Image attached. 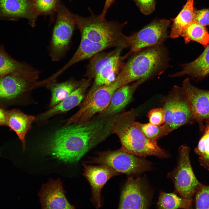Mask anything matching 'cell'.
<instances>
[{"mask_svg": "<svg viewBox=\"0 0 209 209\" xmlns=\"http://www.w3.org/2000/svg\"><path fill=\"white\" fill-rule=\"evenodd\" d=\"M113 117H98L83 123L66 126L47 139L42 146L43 151L65 163H77L112 134L111 126Z\"/></svg>", "mask_w": 209, "mask_h": 209, "instance_id": "1", "label": "cell"}, {"mask_svg": "<svg viewBox=\"0 0 209 209\" xmlns=\"http://www.w3.org/2000/svg\"><path fill=\"white\" fill-rule=\"evenodd\" d=\"M90 16L84 17L74 14L76 27L81 35L80 45L73 56L57 73L61 74L75 63L90 59L96 54L112 47H128L126 36L122 29L126 22L118 21L100 19L90 9Z\"/></svg>", "mask_w": 209, "mask_h": 209, "instance_id": "2", "label": "cell"}, {"mask_svg": "<svg viewBox=\"0 0 209 209\" xmlns=\"http://www.w3.org/2000/svg\"><path fill=\"white\" fill-rule=\"evenodd\" d=\"M137 113L133 109L114 116L111 126L113 134L119 137L121 149L140 157L149 156L160 158H168L169 155L161 148L156 141L147 138L137 126L135 118Z\"/></svg>", "mask_w": 209, "mask_h": 209, "instance_id": "3", "label": "cell"}, {"mask_svg": "<svg viewBox=\"0 0 209 209\" xmlns=\"http://www.w3.org/2000/svg\"><path fill=\"white\" fill-rule=\"evenodd\" d=\"M132 55L116 78L122 86L141 78L148 79L164 67L167 62V51L162 44L143 49Z\"/></svg>", "mask_w": 209, "mask_h": 209, "instance_id": "4", "label": "cell"}, {"mask_svg": "<svg viewBox=\"0 0 209 209\" xmlns=\"http://www.w3.org/2000/svg\"><path fill=\"white\" fill-rule=\"evenodd\" d=\"M124 49L119 47L109 52L102 51L90 58L85 75L94 79L92 87L109 84L115 80L125 63L121 56Z\"/></svg>", "mask_w": 209, "mask_h": 209, "instance_id": "5", "label": "cell"}, {"mask_svg": "<svg viewBox=\"0 0 209 209\" xmlns=\"http://www.w3.org/2000/svg\"><path fill=\"white\" fill-rule=\"evenodd\" d=\"M165 111L164 136L182 126L196 122L181 87L174 86L161 101Z\"/></svg>", "mask_w": 209, "mask_h": 209, "instance_id": "6", "label": "cell"}, {"mask_svg": "<svg viewBox=\"0 0 209 209\" xmlns=\"http://www.w3.org/2000/svg\"><path fill=\"white\" fill-rule=\"evenodd\" d=\"M128 153L121 148L116 150L100 152L90 158L87 163L105 166L119 174L130 175L149 170L151 163L146 160Z\"/></svg>", "mask_w": 209, "mask_h": 209, "instance_id": "7", "label": "cell"}, {"mask_svg": "<svg viewBox=\"0 0 209 209\" xmlns=\"http://www.w3.org/2000/svg\"><path fill=\"white\" fill-rule=\"evenodd\" d=\"M56 14L49 47L50 55L54 61L59 60L64 55L76 27L74 14L61 3Z\"/></svg>", "mask_w": 209, "mask_h": 209, "instance_id": "8", "label": "cell"}, {"mask_svg": "<svg viewBox=\"0 0 209 209\" xmlns=\"http://www.w3.org/2000/svg\"><path fill=\"white\" fill-rule=\"evenodd\" d=\"M190 148L182 145L179 148L177 165L168 174L176 192L183 198L193 199L201 184L193 172L190 158Z\"/></svg>", "mask_w": 209, "mask_h": 209, "instance_id": "9", "label": "cell"}, {"mask_svg": "<svg viewBox=\"0 0 209 209\" xmlns=\"http://www.w3.org/2000/svg\"><path fill=\"white\" fill-rule=\"evenodd\" d=\"M170 23L166 19L155 20L137 32L126 36L130 50L122 57L123 60L144 48L162 44L168 37L167 30Z\"/></svg>", "mask_w": 209, "mask_h": 209, "instance_id": "10", "label": "cell"}, {"mask_svg": "<svg viewBox=\"0 0 209 209\" xmlns=\"http://www.w3.org/2000/svg\"><path fill=\"white\" fill-rule=\"evenodd\" d=\"M181 88L200 129L209 119V90L194 87L191 84L189 78L183 81Z\"/></svg>", "mask_w": 209, "mask_h": 209, "instance_id": "11", "label": "cell"}, {"mask_svg": "<svg viewBox=\"0 0 209 209\" xmlns=\"http://www.w3.org/2000/svg\"><path fill=\"white\" fill-rule=\"evenodd\" d=\"M149 195L139 178H129L121 191L119 209H146L149 207Z\"/></svg>", "mask_w": 209, "mask_h": 209, "instance_id": "12", "label": "cell"}, {"mask_svg": "<svg viewBox=\"0 0 209 209\" xmlns=\"http://www.w3.org/2000/svg\"><path fill=\"white\" fill-rule=\"evenodd\" d=\"M65 191L59 179H49L43 184L38 193L40 202L43 209H74L65 196Z\"/></svg>", "mask_w": 209, "mask_h": 209, "instance_id": "13", "label": "cell"}, {"mask_svg": "<svg viewBox=\"0 0 209 209\" xmlns=\"http://www.w3.org/2000/svg\"><path fill=\"white\" fill-rule=\"evenodd\" d=\"M37 17L32 0H0V20L17 21L24 18L34 27Z\"/></svg>", "mask_w": 209, "mask_h": 209, "instance_id": "14", "label": "cell"}, {"mask_svg": "<svg viewBox=\"0 0 209 209\" xmlns=\"http://www.w3.org/2000/svg\"><path fill=\"white\" fill-rule=\"evenodd\" d=\"M83 165V175L92 190L91 201L96 208H99L101 205V192L103 187L110 178L119 174L102 165H88L84 163Z\"/></svg>", "mask_w": 209, "mask_h": 209, "instance_id": "15", "label": "cell"}, {"mask_svg": "<svg viewBox=\"0 0 209 209\" xmlns=\"http://www.w3.org/2000/svg\"><path fill=\"white\" fill-rule=\"evenodd\" d=\"M147 80L146 78H141L131 85L127 84L117 89L107 107L99 113L98 117L107 118L118 114L130 102L138 87Z\"/></svg>", "mask_w": 209, "mask_h": 209, "instance_id": "16", "label": "cell"}, {"mask_svg": "<svg viewBox=\"0 0 209 209\" xmlns=\"http://www.w3.org/2000/svg\"><path fill=\"white\" fill-rule=\"evenodd\" d=\"M10 74L24 77L35 82L39 72L25 63L19 62L11 57L0 46V79Z\"/></svg>", "mask_w": 209, "mask_h": 209, "instance_id": "17", "label": "cell"}, {"mask_svg": "<svg viewBox=\"0 0 209 209\" xmlns=\"http://www.w3.org/2000/svg\"><path fill=\"white\" fill-rule=\"evenodd\" d=\"M36 82L19 75H6L0 79V100H8L15 99L35 88Z\"/></svg>", "mask_w": 209, "mask_h": 209, "instance_id": "18", "label": "cell"}, {"mask_svg": "<svg viewBox=\"0 0 209 209\" xmlns=\"http://www.w3.org/2000/svg\"><path fill=\"white\" fill-rule=\"evenodd\" d=\"M91 80L85 79L83 83L72 92L60 102L39 116L37 121H44L56 115L68 111L79 105L85 95L86 90L90 85Z\"/></svg>", "mask_w": 209, "mask_h": 209, "instance_id": "19", "label": "cell"}, {"mask_svg": "<svg viewBox=\"0 0 209 209\" xmlns=\"http://www.w3.org/2000/svg\"><path fill=\"white\" fill-rule=\"evenodd\" d=\"M7 125L14 131L21 140L24 151L26 148L25 137L36 119L33 116L26 115L18 109L6 110Z\"/></svg>", "mask_w": 209, "mask_h": 209, "instance_id": "20", "label": "cell"}, {"mask_svg": "<svg viewBox=\"0 0 209 209\" xmlns=\"http://www.w3.org/2000/svg\"><path fill=\"white\" fill-rule=\"evenodd\" d=\"M201 54L194 60L183 64L182 70L170 75L182 77L187 75L192 78L200 79L209 74V44L205 47Z\"/></svg>", "mask_w": 209, "mask_h": 209, "instance_id": "21", "label": "cell"}, {"mask_svg": "<svg viewBox=\"0 0 209 209\" xmlns=\"http://www.w3.org/2000/svg\"><path fill=\"white\" fill-rule=\"evenodd\" d=\"M85 79L76 81L70 79L65 82L56 83L55 81L47 84L46 86L50 90L51 97L50 105L52 107L56 105L68 96L72 92L79 87Z\"/></svg>", "mask_w": 209, "mask_h": 209, "instance_id": "22", "label": "cell"}, {"mask_svg": "<svg viewBox=\"0 0 209 209\" xmlns=\"http://www.w3.org/2000/svg\"><path fill=\"white\" fill-rule=\"evenodd\" d=\"M195 11L194 0H187L181 10L173 19L171 38L174 39L181 36L186 28L194 21Z\"/></svg>", "mask_w": 209, "mask_h": 209, "instance_id": "23", "label": "cell"}, {"mask_svg": "<svg viewBox=\"0 0 209 209\" xmlns=\"http://www.w3.org/2000/svg\"><path fill=\"white\" fill-rule=\"evenodd\" d=\"M181 36L183 38L186 44L193 41L205 47L209 44V33L206 26L194 21L186 28Z\"/></svg>", "mask_w": 209, "mask_h": 209, "instance_id": "24", "label": "cell"}, {"mask_svg": "<svg viewBox=\"0 0 209 209\" xmlns=\"http://www.w3.org/2000/svg\"><path fill=\"white\" fill-rule=\"evenodd\" d=\"M202 135L194 151L198 156L200 165L209 170V119L200 129Z\"/></svg>", "mask_w": 209, "mask_h": 209, "instance_id": "25", "label": "cell"}, {"mask_svg": "<svg viewBox=\"0 0 209 209\" xmlns=\"http://www.w3.org/2000/svg\"><path fill=\"white\" fill-rule=\"evenodd\" d=\"M192 200L179 197L173 193L162 192L157 205L159 209H189L191 206Z\"/></svg>", "mask_w": 209, "mask_h": 209, "instance_id": "26", "label": "cell"}, {"mask_svg": "<svg viewBox=\"0 0 209 209\" xmlns=\"http://www.w3.org/2000/svg\"><path fill=\"white\" fill-rule=\"evenodd\" d=\"M35 14L52 16L56 13L60 4V0H32Z\"/></svg>", "mask_w": 209, "mask_h": 209, "instance_id": "27", "label": "cell"}, {"mask_svg": "<svg viewBox=\"0 0 209 209\" xmlns=\"http://www.w3.org/2000/svg\"><path fill=\"white\" fill-rule=\"evenodd\" d=\"M136 124L144 135L148 139L154 141L160 137H162L164 132V127L156 125L149 122L142 124L136 122Z\"/></svg>", "mask_w": 209, "mask_h": 209, "instance_id": "28", "label": "cell"}, {"mask_svg": "<svg viewBox=\"0 0 209 209\" xmlns=\"http://www.w3.org/2000/svg\"><path fill=\"white\" fill-rule=\"evenodd\" d=\"M197 209H209V186L201 183L195 195Z\"/></svg>", "mask_w": 209, "mask_h": 209, "instance_id": "29", "label": "cell"}, {"mask_svg": "<svg viewBox=\"0 0 209 209\" xmlns=\"http://www.w3.org/2000/svg\"><path fill=\"white\" fill-rule=\"evenodd\" d=\"M149 122L156 125H161L165 120V111L161 107L153 108L148 113Z\"/></svg>", "mask_w": 209, "mask_h": 209, "instance_id": "30", "label": "cell"}, {"mask_svg": "<svg viewBox=\"0 0 209 209\" xmlns=\"http://www.w3.org/2000/svg\"><path fill=\"white\" fill-rule=\"evenodd\" d=\"M140 10L144 15L152 13L155 8V0H134Z\"/></svg>", "mask_w": 209, "mask_h": 209, "instance_id": "31", "label": "cell"}, {"mask_svg": "<svg viewBox=\"0 0 209 209\" xmlns=\"http://www.w3.org/2000/svg\"><path fill=\"white\" fill-rule=\"evenodd\" d=\"M194 21L201 25H209V8L195 10Z\"/></svg>", "mask_w": 209, "mask_h": 209, "instance_id": "32", "label": "cell"}, {"mask_svg": "<svg viewBox=\"0 0 209 209\" xmlns=\"http://www.w3.org/2000/svg\"><path fill=\"white\" fill-rule=\"evenodd\" d=\"M115 0H106L104 6L101 14L98 15L99 18L102 19H105V16L109 8L113 3Z\"/></svg>", "mask_w": 209, "mask_h": 209, "instance_id": "33", "label": "cell"}, {"mask_svg": "<svg viewBox=\"0 0 209 209\" xmlns=\"http://www.w3.org/2000/svg\"><path fill=\"white\" fill-rule=\"evenodd\" d=\"M7 125L6 111L0 107V127Z\"/></svg>", "mask_w": 209, "mask_h": 209, "instance_id": "34", "label": "cell"}]
</instances>
